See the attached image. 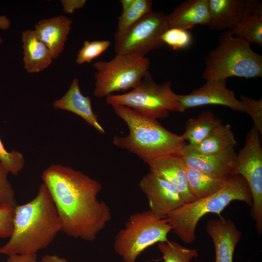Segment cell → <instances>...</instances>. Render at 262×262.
Masks as SVG:
<instances>
[{"mask_svg":"<svg viewBox=\"0 0 262 262\" xmlns=\"http://www.w3.org/2000/svg\"><path fill=\"white\" fill-rule=\"evenodd\" d=\"M41 178L54 202L62 231L71 237L94 241L112 218L108 205L98 198L101 183L59 164L45 169Z\"/></svg>","mask_w":262,"mask_h":262,"instance_id":"cell-1","label":"cell"},{"mask_svg":"<svg viewBox=\"0 0 262 262\" xmlns=\"http://www.w3.org/2000/svg\"><path fill=\"white\" fill-rule=\"evenodd\" d=\"M62 230L55 206L46 187L41 184L29 202L15 207L14 229L0 254L33 255L46 248Z\"/></svg>","mask_w":262,"mask_h":262,"instance_id":"cell-2","label":"cell"},{"mask_svg":"<svg viewBox=\"0 0 262 262\" xmlns=\"http://www.w3.org/2000/svg\"><path fill=\"white\" fill-rule=\"evenodd\" d=\"M115 114L128 126L127 136H115L113 143L131 152L145 162L168 154L179 155L185 142L157 121L123 106H112Z\"/></svg>","mask_w":262,"mask_h":262,"instance_id":"cell-3","label":"cell"},{"mask_svg":"<svg viewBox=\"0 0 262 262\" xmlns=\"http://www.w3.org/2000/svg\"><path fill=\"white\" fill-rule=\"evenodd\" d=\"M238 200L250 207L252 198L249 186L240 175L230 176L224 186L208 197L184 203L167 217L172 225L173 232L184 243H193L196 237V229L200 219L205 214L213 213L220 215L229 204Z\"/></svg>","mask_w":262,"mask_h":262,"instance_id":"cell-4","label":"cell"},{"mask_svg":"<svg viewBox=\"0 0 262 262\" xmlns=\"http://www.w3.org/2000/svg\"><path fill=\"white\" fill-rule=\"evenodd\" d=\"M205 64L202 77L206 81L262 76V56L246 41L227 31L219 36L217 47L209 52Z\"/></svg>","mask_w":262,"mask_h":262,"instance_id":"cell-5","label":"cell"},{"mask_svg":"<svg viewBox=\"0 0 262 262\" xmlns=\"http://www.w3.org/2000/svg\"><path fill=\"white\" fill-rule=\"evenodd\" d=\"M172 230L167 216H158L149 210L134 213L116 235L114 249L124 262H136L148 247L167 241Z\"/></svg>","mask_w":262,"mask_h":262,"instance_id":"cell-6","label":"cell"},{"mask_svg":"<svg viewBox=\"0 0 262 262\" xmlns=\"http://www.w3.org/2000/svg\"><path fill=\"white\" fill-rule=\"evenodd\" d=\"M169 81L158 83L148 73L141 82L130 91L106 98L107 104L123 106L155 119L169 116L170 112H180L178 94L172 90Z\"/></svg>","mask_w":262,"mask_h":262,"instance_id":"cell-7","label":"cell"},{"mask_svg":"<svg viewBox=\"0 0 262 262\" xmlns=\"http://www.w3.org/2000/svg\"><path fill=\"white\" fill-rule=\"evenodd\" d=\"M93 66L96 69L94 94L102 98L137 86L150 72V61L146 56L116 54L110 61L95 63Z\"/></svg>","mask_w":262,"mask_h":262,"instance_id":"cell-8","label":"cell"},{"mask_svg":"<svg viewBox=\"0 0 262 262\" xmlns=\"http://www.w3.org/2000/svg\"><path fill=\"white\" fill-rule=\"evenodd\" d=\"M240 175L250 189L251 215L259 234L262 233V147L260 134L254 127L246 134L244 147L236 154L231 176Z\"/></svg>","mask_w":262,"mask_h":262,"instance_id":"cell-9","label":"cell"},{"mask_svg":"<svg viewBox=\"0 0 262 262\" xmlns=\"http://www.w3.org/2000/svg\"><path fill=\"white\" fill-rule=\"evenodd\" d=\"M169 28L166 15L152 11L126 32L115 35L116 54L145 57L164 47L161 37Z\"/></svg>","mask_w":262,"mask_h":262,"instance_id":"cell-10","label":"cell"},{"mask_svg":"<svg viewBox=\"0 0 262 262\" xmlns=\"http://www.w3.org/2000/svg\"><path fill=\"white\" fill-rule=\"evenodd\" d=\"M180 112L207 105H218L244 112L242 105L233 91L227 88L226 80H209L200 88L186 95H178Z\"/></svg>","mask_w":262,"mask_h":262,"instance_id":"cell-11","label":"cell"},{"mask_svg":"<svg viewBox=\"0 0 262 262\" xmlns=\"http://www.w3.org/2000/svg\"><path fill=\"white\" fill-rule=\"evenodd\" d=\"M139 186L155 214L167 216L184 203L178 189L166 180L149 172L140 180Z\"/></svg>","mask_w":262,"mask_h":262,"instance_id":"cell-12","label":"cell"},{"mask_svg":"<svg viewBox=\"0 0 262 262\" xmlns=\"http://www.w3.org/2000/svg\"><path fill=\"white\" fill-rule=\"evenodd\" d=\"M179 155L189 167L213 177L228 179L231 176L236 153L232 148L217 153L202 154L185 144Z\"/></svg>","mask_w":262,"mask_h":262,"instance_id":"cell-13","label":"cell"},{"mask_svg":"<svg viewBox=\"0 0 262 262\" xmlns=\"http://www.w3.org/2000/svg\"><path fill=\"white\" fill-rule=\"evenodd\" d=\"M262 2L258 0H209L211 24L213 30H230L252 13Z\"/></svg>","mask_w":262,"mask_h":262,"instance_id":"cell-14","label":"cell"},{"mask_svg":"<svg viewBox=\"0 0 262 262\" xmlns=\"http://www.w3.org/2000/svg\"><path fill=\"white\" fill-rule=\"evenodd\" d=\"M206 230L214 246L215 262H233L234 252L241 232L230 219L220 217L209 220Z\"/></svg>","mask_w":262,"mask_h":262,"instance_id":"cell-15","label":"cell"},{"mask_svg":"<svg viewBox=\"0 0 262 262\" xmlns=\"http://www.w3.org/2000/svg\"><path fill=\"white\" fill-rule=\"evenodd\" d=\"M145 163L150 172L169 181L178 189L185 203L196 200L189 191L186 166L179 155H163Z\"/></svg>","mask_w":262,"mask_h":262,"instance_id":"cell-16","label":"cell"},{"mask_svg":"<svg viewBox=\"0 0 262 262\" xmlns=\"http://www.w3.org/2000/svg\"><path fill=\"white\" fill-rule=\"evenodd\" d=\"M166 18L170 28L190 30L196 25L210 27L209 0H187L177 6Z\"/></svg>","mask_w":262,"mask_h":262,"instance_id":"cell-17","label":"cell"},{"mask_svg":"<svg viewBox=\"0 0 262 262\" xmlns=\"http://www.w3.org/2000/svg\"><path fill=\"white\" fill-rule=\"evenodd\" d=\"M56 109H60L73 113L83 119L102 134L105 130L98 120V116L94 113L91 98L84 96L80 88L77 78L73 79L66 93L53 104Z\"/></svg>","mask_w":262,"mask_h":262,"instance_id":"cell-18","label":"cell"},{"mask_svg":"<svg viewBox=\"0 0 262 262\" xmlns=\"http://www.w3.org/2000/svg\"><path fill=\"white\" fill-rule=\"evenodd\" d=\"M72 20L59 16L39 21L35 26L37 36L49 49L53 59L63 51L71 28Z\"/></svg>","mask_w":262,"mask_h":262,"instance_id":"cell-19","label":"cell"},{"mask_svg":"<svg viewBox=\"0 0 262 262\" xmlns=\"http://www.w3.org/2000/svg\"><path fill=\"white\" fill-rule=\"evenodd\" d=\"M24 67L27 72H40L51 64L53 58L46 45L37 36L34 30L22 33Z\"/></svg>","mask_w":262,"mask_h":262,"instance_id":"cell-20","label":"cell"},{"mask_svg":"<svg viewBox=\"0 0 262 262\" xmlns=\"http://www.w3.org/2000/svg\"><path fill=\"white\" fill-rule=\"evenodd\" d=\"M220 120L212 112L207 111L196 117L190 118L186 124L185 131L180 135L188 145L194 147L199 145L212 131L221 124Z\"/></svg>","mask_w":262,"mask_h":262,"instance_id":"cell-21","label":"cell"},{"mask_svg":"<svg viewBox=\"0 0 262 262\" xmlns=\"http://www.w3.org/2000/svg\"><path fill=\"white\" fill-rule=\"evenodd\" d=\"M237 143L230 125L221 123L213 129L199 145L193 147L187 145L196 152L211 154L234 148Z\"/></svg>","mask_w":262,"mask_h":262,"instance_id":"cell-22","label":"cell"},{"mask_svg":"<svg viewBox=\"0 0 262 262\" xmlns=\"http://www.w3.org/2000/svg\"><path fill=\"white\" fill-rule=\"evenodd\" d=\"M185 171L189 191L196 200L218 192L224 186L227 180V179L208 176L187 166Z\"/></svg>","mask_w":262,"mask_h":262,"instance_id":"cell-23","label":"cell"},{"mask_svg":"<svg viewBox=\"0 0 262 262\" xmlns=\"http://www.w3.org/2000/svg\"><path fill=\"white\" fill-rule=\"evenodd\" d=\"M230 34L242 38L249 44L262 47V5L242 19L230 30Z\"/></svg>","mask_w":262,"mask_h":262,"instance_id":"cell-24","label":"cell"},{"mask_svg":"<svg viewBox=\"0 0 262 262\" xmlns=\"http://www.w3.org/2000/svg\"><path fill=\"white\" fill-rule=\"evenodd\" d=\"M151 0H133L131 6L122 11L118 17L117 30L115 35L126 32L133 25L152 11Z\"/></svg>","mask_w":262,"mask_h":262,"instance_id":"cell-25","label":"cell"},{"mask_svg":"<svg viewBox=\"0 0 262 262\" xmlns=\"http://www.w3.org/2000/svg\"><path fill=\"white\" fill-rule=\"evenodd\" d=\"M158 248L164 262H191L198 256L197 249L186 247L175 241L159 243Z\"/></svg>","mask_w":262,"mask_h":262,"instance_id":"cell-26","label":"cell"},{"mask_svg":"<svg viewBox=\"0 0 262 262\" xmlns=\"http://www.w3.org/2000/svg\"><path fill=\"white\" fill-rule=\"evenodd\" d=\"M162 40L171 49L176 50L189 47L193 41V37L188 30L170 28L162 35Z\"/></svg>","mask_w":262,"mask_h":262,"instance_id":"cell-27","label":"cell"},{"mask_svg":"<svg viewBox=\"0 0 262 262\" xmlns=\"http://www.w3.org/2000/svg\"><path fill=\"white\" fill-rule=\"evenodd\" d=\"M110 45L111 42L109 40H86L78 51L76 63L82 65L91 62L105 51Z\"/></svg>","mask_w":262,"mask_h":262,"instance_id":"cell-28","label":"cell"},{"mask_svg":"<svg viewBox=\"0 0 262 262\" xmlns=\"http://www.w3.org/2000/svg\"><path fill=\"white\" fill-rule=\"evenodd\" d=\"M0 163L9 173L17 176L23 170L25 161L23 154L15 149L8 152L0 137Z\"/></svg>","mask_w":262,"mask_h":262,"instance_id":"cell-29","label":"cell"},{"mask_svg":"<svg viewBox=\"0 0 262 262\" xmlns=\"http://www.w3.org/2000/svg\"><path fill=\"white\" fill-rule=\"evenodd\" d=\"M244 112L247 113L254 122V127L262 135V99L256 100L242 95L239 99Z\"/></svg>","mask_w":262,"mask_h":262,"instance_id":"cell-30","label":"cell"},{"mask_svg":"<svg viewBox=\"0 0 262 262\" xmlns=\"http://www.w3.org/2000/svg\"><path fill=\"white\" fill-rule=\"evenodd\" d=\"M8 171L0 163V206L15 207L17 205L15 192L8 180Z\"/></svg>","mask_w":262,"mask_h":262,"instance_id":"cell-31","label":"cell"},{"mask_svg":"<svg viewBox=\"0 0 262 262\" xmlns=\"http://www.w3.org/2000/svg\"><path fill=\"white\" fill-rule=\"evenodd\" d=\"M15 207L0 206V238H10L14 229Z\"/></svg>","mask_w":262,"mask_h":262,"instance_id":"cell-32","label":"cell"},{"mask_svg":"<svg viewBox=\"0 0 262 262\" xmlns=\"http://www.w3.org/2000/svg\"><path fill=\"white\" fill-rule=\"evenodd\" d=\"M63 11L65 13L72 14L75 10L82 8L86 1L85 0H61Z\"/></svg>","mask_w":262,"mask_h":262,"instance_id":"cell-33","label":"cell"},{"mask_svg":"<svg viewBox=\"0 0 262 262\" xmlns=\"http://www.w3.org/2000/svg\"><path fill=\"white\" fill-rule=\"evenodd\" d=\"M2 262H38L36 255H12L8 256L7 260Z\"/></svg>","mask_w":262,"mask_h":262,"instance_id":"cell-34","label":"cell"},{"mask_svg":"<svg viewBox=\"0 0 262 262\" xmlns=\"http://www.w3.org/2000/svg\"><path fill=\"white\" fill-rule=\"evenodd\" d=\"M38 262H69L66 259L56 255H46Z\"/></svg>","mask_w":262,"mask_h":262,"instance_id":"cell-35","label":"cell"},{"mask_svg":"<svg viewBox=\"0 0 262 262\" xmlns=\"http://www.w3.org/2000/svg\"><path fill=\"white\" fill-rule=\"evenodd\" d=\"M10 20L6 16H0V29L7 30L10 28Z\"/></svg>","mask_w":262,"mask_h":262,"instance_id":"cell-36","label":"cell"},{"mask_svg":"<svg viewBox=\"0 0 262 262\" xmlns=\"http://www.w3.org/2000/svg\"><path fill=\"white\" fill-rule=\"evenodd\" d=\"M133 0H120L119 1L122 7V11L128 9L133 2Z\"/></svg>","mask_w":262,"mask_h":262,"instance_id":"cell-37","label":"cell"},{"mask_svg":"<svg viewBox=\"0 0 262 262\" xmlns=\"http://www.w3.org/2000/svg\"><path fill=\"white\" fill-rule=\"evenodd\" d=\"M3 40L0 36V45L3 42Z\"/></svg>","mask_w":262,"mask_h":262,"instance_id":"cell-38","label":"cell"}]
</instances>
